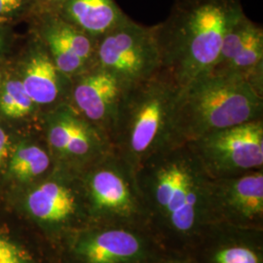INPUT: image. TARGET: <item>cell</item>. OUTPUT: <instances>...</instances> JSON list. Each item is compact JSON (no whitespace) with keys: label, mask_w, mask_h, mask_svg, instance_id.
<instances>
[{"label":"cell","mask_w":263,"mask_h":263,"mask_svg":"<svg viewBox=\"0 0 263 263\" xmlns=\"http://www.w3.org/2000/svg\"><path fill=\"white\" fill-rule=\"evenodd\" d=\"M127 86L100 66L71 79L66 104L109 138Z\"/></svg>","instance_id":"7c38bea8"},{"label":"cell","mask_w":263,"mask_h":263,"mask_svg":"<svg viewBox=\"0 0 263 263\" xmlns=\"http://www.w3.org/2000/svg\"><path fill=\"white\" fill-rule=\"evenodd\" d=\"M95 65L130 87L147 80L161 69L155 26H143L129 16L98 39Z\"/></svg>","instance_id":"8992f818"},{"label":"cell","mask_w":263,"mask_h":263,"mask_svg":"<svg viewBox=\"0 0 263 263\" xmlns=\"http://www.w3.org/2000/svg\"><path fill=\"white\" fill-rule=\"evenodd\" d=\"M151 235L170 256L185 257L214 224L212 179L188 143L160 151L136 172Z\"/></svg>","instance_id":"6da1fadb"},{"label":"cell","mask_w":263,"mask_h":263,"mask_svg":"<svg viewBox=\"0 0 263 263\" xmlns=\"http://www.w3.org/2000/svg\"><path fill=\"white\" fill-rule=\"evenodd\" d=\"M209 73L244 80L263 96V28L244 14L223 39Z\"/></svg>","instance_id":"4fadbf2b"},{"label":"cell","mask_w":263,"mask_h":263,"mask_svg":"<svg viewBox=\"0 0 263 263\" xmlns=\"http://www.w3.org/2000/svg\"><path fill=\"white\" fill-rule=\"evenodd\" d=\"M69 240L74 263H159L170 256L148 231L127 226H88Z\"/></svg>","instance_id":"52a82bcc"},{"label":"cell","mask_w":263,"mask_h":263,"mask_svg":"<svg viewBox=\"0 0 263 263\" xmlns=\"http://www.w3.org/2000/svg\"><path fill=\"white\" fill-rule=\"evenodd\" d=\"M44 179L27 197L28 213L50 229L61 231L84 221L90 226L80 175L61 169Z\"/></svg>","instance_id":"30bf717a"},{"label":"cell","mask_w":263,"mask_h":263,"mask_svg":"<svg viewBox=\"0 0 263 263\" xmlns=\"http://www.w3.org/2000/svg\"><path fill=\"white\" fill-rule=\"evenodd\" d=\"M0 263L35 262L25 249L0 236Z\"/></svg>","instance_id":"ffe728a7"},{"label":"cell","mask_w":263,"mask_h":263,"mask_svg":"<svg viewBox=\"0 0 263 263\" xmlns=\"http://www.w3.org/2000/svg\"><path fill=\"white\" fill-rule=\"evenodd\" d=\"M245 12L241 0H175L155 25L161 72L179 89L209 73L227 32Z\"/></svg>","instance_id":"7a4b0ae2"},{"label":"cell","mask_w":263,"mask_h":263,"mask_svg":"<svg viewBox=\"0 0 263 263\" xmlns=\"http://www.w3.org/2000/svg\"><path fill=\"white\" fill-rule=\"evenodd\" d=\"M179 88L159 71L127 88L109 136L112 151L135 174L154 154L178 145L173 115Z\"/></svg>","instance_id":"3957f363"},{"label":"cell","mask_w":263,"mask_h":263,"mask_svg":"<svg viewBox=\"0 0 263 263\" xmlns=\"http://www.w3.org/2000/svg\"><path fill=\"white\" fill-rule=\"evenodd\" d=\"M214 223L263 230V169L212 179Z\"/></svg>","instance_id":"8fae6325"},{"label":"cell","mask_w":263,"mask_h":263,"mask_svg":"<svg viewBox=\"0 0 263 263\" xmlns=\"http://www.w3.org/2000/svg\"><path fill=\"white\" fill-rule=\"evenodd\" d=\"M9 148V140L6 133L0 128V166L6 158Z\"/></svg>","instance_id":"603a6c76"},{"label":"cell","mask_w":263,"mask_h":263,"mask_svg":"<svg viewBox=\"0 0 263 263\" xmlns=\"http://www.w3.org/2000/svg\"><path fill=\"white\" fill-rule=\"evenodd\" d=\"M49 152L59 168L80 175L112 151L109 138L66 103L45 117Z\"/></svg>","instance_id":"9c48e42d"},{"label":"cell","mask_w":263,"mask_h":263,"mask_svg":"<svg viewBox=\"0 0 263 263\" xmlns=\"http://www.w3.org/2000/svg\"><path fill=\"white\" fill-rule=\"evenodd\" d=\"M159 263H192L187 257L182 256H167L163 258Z\"/></svg>","instance_id":"cb8c5ba5"},{"label":"cell","mask_w":263,"mask_h":263,"mask_svg":"<svg viewBox=\"0 0 263 263\" xmlns=\"http://www.w3.org/2000/svg\"><path fill=\"white\" fill-rule=\"evenodd\" d=\"M80 179L90 226H127L149 232L136 174L113 151L82 172Z\"/></svg>","instance_id":"5b68a950"},{"label":"cell","mask_w":263,"mask_h":263,"mask_svg":"<svg viewBox=\"0 0 263 263\" xmlns=\"http://www.w3.org/2000/svg\"><path fill=\"white\" fill-rule=\"evenodd\" d=\"M52 163L49 151L37 144H24L17 148L10 160V173L17 179L29 181L47 174Z\"/></svg>","instance_id":"ac0fdd59"},{"label":"cell","mask_w":263,"mask_h":263,"mask_svg":"<svg viewBox=\"0 0 263 263\" xmlns=\"http://www.w3.org/2000/svg\"><path fill=\"white\" fill-rule=\"evenodd\" d=\"M58 14L96 41L128 18L115 0H66Z\"/></svg>","instance_id":"e0dca14e"},{"label":"cell","mask_w":263,"mask_h":263,"mask_svg":"<svg viewBox=\"0 0 263 263\" xmlns=\"http://www.w3.org/2000/svg\"><path fill=\"white\" fill-rule=\"evenodd\" d=\"M185 257L192 263H263V230L214 223Z\"/></svg>","instance_id":"5bb4252c"},{"label":"cell","mask_w":263,"mask_h":263,"mask_svg":"<svg viewBox=\"0 0 263 263\" xmlns=\"http://www.w3.org/2000/svg\"><path fill=\"white\" fill-rule=\"evenodd\" d=\"M186 143L212 179L263 169V119L211 133Z\"/></svg>","instance_id":"ba28073f"},{"label":"cell","mask_w":263,"mask_h":263,"mask_svg":"<svg viewBox=\"0 0 263 263\" xmlns=\"http://www.w3.org/2000/svg\"><path fill=\"white\" fill-rule=\"evenodd\" d=\"M25 0H0V19L11 16L21 9Z\"/></svg>","instance_id":"44dd1931"},{"label":"cell","mask_w":263,"mask_h":263,"mask_svg":"<svg viewBox=\"0 0 263 263\" xmlns=\"http://www.w3.org/2000/svg\"><path fill=\"white\" fill-rule=\"evenodd\" d=\"M35 104L27 94L22 81L10 80L0 94V110L10 118H22L32 111Z\"/></svg>","instance_id":"d6986e66"},{"label":"cell","mask_w":263,"mask_h":263,"mask_svg":"<svg viewBox=\"0 0 263 263\" xmlns=\"http://www.w3.org/2000/svg\"><path fill=\"white\" fill-rule=\"evenodd\" d=\"M66 0H38L40 4L45 10V14L47 13H58L62 6L66 3Z\"/></svg>","instance_id":"7402d4cb"},{"label":"cell","mask_w":263,"mask_h":263,"mask_svg":"<svg viewBox=\"0 0 263 263\" xmlns=\"http://www.w3.org/2000/svg\"><path fill=\"white\" fill-rule=\"evenodd\" d=\"M263 119V96L244 80L207 73L180 88L173 115L176 144Z\"/></svg>","instance_id":"277c9868"},{"label":"cell","mask_w":263,"mask_h":263,"mask_svg":"<svg viewBox=\"0 0 263 263\" xmlns=\"http://www.w3.org/2000/svg\"><path fill=\"white\" fill-rule=\"evenodd\" d=\"M45 47L61 73L68 79L95 66L97 41L64 19L47 13L41 27Z\"/></svg>","instance_id":"9a60e30c"},{"label":"cell","mask_w":263,"mask_h":263,"mask_svg":"<svg viewBox=\"0 0 263 263\" xmlns=\"http://www.w3.org/2000/svg\"><path fill=\"white\" fill-rule=\"evenodd\" d=\"M71 80L59 71L45 45L29 58L22 81L28 97L35 105H54L67 100Z\"/></svg>","instance_id":"2e32d148"}]
</instances>
